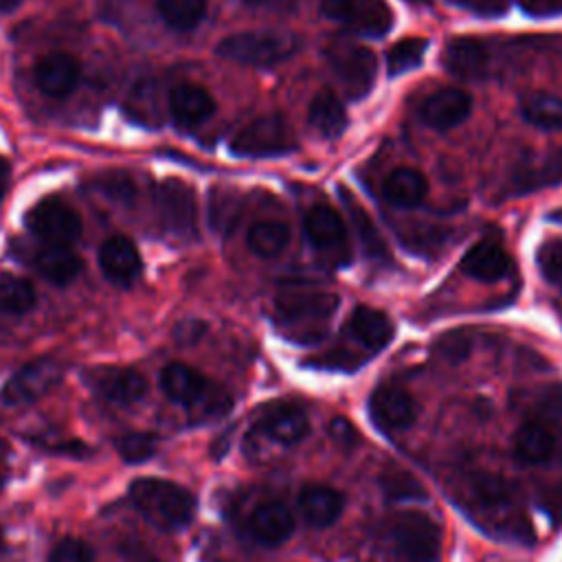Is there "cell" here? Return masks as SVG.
<instances>
[{"mask_svg": "<svg viewBox=\"0 0 562 562\" xmlns=\"http://www.w3.org/2000/svg\"><path fill=\"white\" fill-rule=\"evenodd\" d=\"M459 505L485 531L512 542H533L531 522L514 487L494 472H468L459 487Z\"/></svg>", "mask_w": 562, "mask_h": 562, "instance_id": "6da1fadb", "label": "cell"}, {"mask_svg": "<svg viewBox=\"0 0 562 562\" xmlns=\"http://www.w3.org/2000/svg\"><path fill=\"white\" fill-rule=\"evenodd\" d=\"M338 307V296L327 290L288 288L274 299V314L281 329L301 342H316L327 331V321Z\"/></svg>", "mask_w": 562, "mask_h": 562, "instance_id": "7a4b0ae2", "label": "cell"}, {"mask_svg": "<svg viewBox=\"0 0 562 562\" xmlns=\"http://www.w3.org/2000/svg\"><path fill=\"white\" fill-rule=\"evenodd\" d=\"M382 544L391 562H437L441 531L422 512H400L384 520Z\"/></svg>", "mask_w": 562, "mask_h": 562, "instance_id": "3957f363", "label": "cell"}, {"mask_svg": "<svg viewBox=\"0 0 562 562\" xmlns=\"http://www.w3.org/2000/svg\"><path fill=\"white\" fill-rule=\"evenodd\" d=\"M134 507L158 529L176 531L195 516V498L182 485L162 479H136L130 485Z\"/></svg>", "mask_w": 562, "mask_h": 562, "instance_id": "277c9868", "label": "cell"}, {"mask_svg": "<svg viewBox=\"0 0 562 562\" xmlns=\"http://www.w3.org/2000/svg\"><path fill=\"white\" fill-rule=\"evenodd\" d=\"M160 389L169 400L182 404L195 419L220 417L231 408V395L222 386L182 362H171L162 369Z\"/></svg>", "mask_w": 562, "mask_h": 562, "instance_id": "5b68a950", "label": "cell"}, {"mask_svg": "<svg viewBox=\"0 0 562 562\" xmlns=\"http://www.w3.org/2000/svg\"><path fill=\"white\" fill-rule=\"evenodd\" d=\"M301 48V40L285 31H241L217 44V55L246 66H274Z\"/></svg>", "mask_w": 562, "mask_h": 562, "instance_id": "8992f818", "label": "cell"}, {"mask_svg": "<svg viewBox=\"0 0 562 562\" xmlns=\"http://www.w3.org/2000/svg\"><path fill=\"white\" fill-rule=\"evenodd\" d=\"M325 57L347 97L362 99L371 92L378 75V59L367 46L336 37L327 44Z\"/></svg>", "mask_w": 562, "mask_h": 562, "instance_id": "52a82bcc", "label": "cell"}, {"mask_svg": "<svg viewBox=\"0 0 562 562\" xmlns=\"http://www.w3.org/2000/svg\"><path fill=\"white\" fill-rule=\"evenodd\" d=\"M296 149L290 123L279 114H268L244 125L231 140V151L241 158H272Z\"/></svg>", "mask_w": 562, "mask_h": 562, "instance_id": "ba28073f", "label": "cell"}, {"mask_svg": "<svg viewBox=\"0 0 562 562\" xmlns=\"http://www.w3.org/2000/svg\"><path fill=\"white\" fill-rule=\"evenodd\" d=\"M305 237L310 246L331 266H347L351 261V246L347 237L345 222L336 209L329 204H316L307 211L305 222Z\"/></svg>", "mask_w": 562, "mask_h": 562, "instance_id": "9c48e42d", "label": "cell"}, {"mask_svg": "<svg viewBox=\"0 0 562 562\" xmlns=\"http://www.w3.org/2000/svg\"><path fill=\"white\" fill-rule=\"evenodd\" d=\"M321 13L364 37H382L393 24L386 0H321Z\"/></svg>", "mask_w": 562, "mask_h": 562, "instance_id": "30bf717a", "label": "cell"}, {"mask_svg": "<svg viewBox=\"0 0 562 562\" xmlns=\"http://www.w3.org/2000/svg\"><path fill=\"white\" fill-rule=\"evenodd\" d=\"M158 217L167 233L180 239H191L198 233V200L195 191L182 180H165L156 189Z\"/></svg>", "mask_w": 562, "mask_h": 562, "instance_id": "8fae6325", "label": "cell"}, {"mask_svg": "<svg viewBox=\"0 0 562 562\" xmlns=\"http://www.w3.org/2000/svg\"><path fill=\"white\" fill-rule=\"evenodd\" d=\"M26 226L46 244L70 246L81 235V220L59 198H44L26 211Z\"/></svg>", "mask_w": 562, "mask_h": 562, "instance_id": "7c38bea8", "label": "cell"}, {"mask_svg": "<svg viewBox=\"0 0 562 562\" xmlns=\"http://www.w3.org/2000/svg\"><path fill=\"white\" fill-rule=\"evenodd\" d=\"M61 378V364L53 358H40L18 369L0 389L4 406H24L48 393Z\"/></svg>", "mask_w": 562, "mask_h": 562, "instance_id": "4fadbf2b", "label": "cell"}, {"mask_svg": "<svg viewBox=\"0 0 562 562\" xmlns=\"http://www.w3.org/2000/svg\"><path fill=\"white\" fill-rule=\"evenodd\" d=\"M562 184V147L527 154L512 169L507 189L509 195H525Z\"/></svg>", "mask_w": 562, "mask_h": 562, "instance_id": "5bb4252c", "label": "cell"}, {"mask_svg": "<svg viewBox=\"0 0 562 562\" xmlns=\"http://www.w3.org/2000/svg\"><path fill=\"white\" fill-rule=\"evenodd\" d=\"M369 415L380 430L393 435L413 426L417 417V404L406 389L382 384L369 397Z\"/></svg>", "mask_w": 562, "mask_h": 562, "instance_id": "9a60e30c", "label": "cell"}, {"mask_svg": "<svg viewBox=\"0 0 562 562\" xmlns=\"http://www.w3.org/2000/svg\"><path fill=\"white\" fill-rule=\"evenodd\" d=\"M86 382L101 400L116 406H130L147 393V380L138 371L123 367H94L86 373Z\"/></svg>", "mask_w": 562, "mask_h": 562, "instance_id": "2e32d148", "label": "cell"}, {"mask_svg": "<svg viewBox=\"0 0 562 562\" xmlns=\"http://www.w3.org/2000/svg\"><path fill=\"white\" fill-rule=\"evenodd\" d=\"M443 66L463 81H485L492 75L494 57L479 37H454L443 48Z\"/></svg>", "mask_w": 562, "mask_h": 562, "instance_id": "e0dca14e", "label": "cell"}, {"mask_svg": "<svg viewBox=\"0 0 562 562\" xmlns=\"http://www.w3.org/2000/svg\"><path fill=\"white\" fill-rule=\"evenodd\" d=\"M514 452L525 463H562V426L527 422L514 437Z\"/></svg>", "mask_w": 562, "mask_h": 562, "instance_id": "ac0fdd59", "label": "cell"}, {"mask_svg": "<svg viewBox=\"0 0 562 562\" xmlns=\"http://www.w3.org/2000/svg\"><path fill=\"white\" fill-rule=\"evenodd\" d=\"M472 112V97L461 88H441L426 97L419 116L435 130H452L461 125Z\"/></svg>", "mask_w": 562, "mask_h": 562, "instance_id": "d6986e66", "label": "cell"}, {"mask_svg": "<svg viewBox=\"0 0 562 562\" xmlns=\"http://www.w3.org/2000/svg\"><path fill=\"white\" fill-rule=\"evenodd\" d=\"M257 430L277 443L290 446L299 443L307 435L310 422L301 406L277 402L261 408L257 417Z\"/></svg>", "mask_w": 562, "mask_h": 562, "instance_id": "ffe728a7", "label": "cell"}, {"mask_svg": "<svg viewBox=\"0 0 562 562\" xmlns=\"http://www.w3.org/2000/svg\"><path fill=\"white\" fill-rule=\"evenodd\" d=\"M294 531V516L281 501H263L248 516V533L263 547H279Z\"/></svg>", "mask_w": 562, "mask_h": 562, "instance_id": "44dd1931", "label": "cell"}, {"mask_svg": "<svg viewBox=\"0 0 562 562\" xmlns=\"http://www.w3.org/2000/svg\"><path fill=\"white\" fill-rule=\"evenodd\" d=\"M79 64L68 53H48L35 66V83L46 97L61 99L79 83Z\"/></svg>", "mask_w": 562, "mask_h": 562, "instance_id": "7402d4cb", "label": "cell"}, {"mask_svg": "<svg viewBox=\"0 0 562 562\" xmlns=\"http://www.w3.org/2000/svg\"><path fill=\"white\" fill-rule=\"evenodd\" d=\"M347 334L360 347H364L367 351L373 353V351L384 349L391 342L395 327H393V321L384 312L369 307V305H358L347 321Z\"/></svg>", "mask_w": 562, "mask_h": 562, "instance_id": "603a6c76", "label": "cell"}, {"mask_svg": "<svg viewBox=\"0 0 562 562\" xmlns=\"http://www.w3.org/2000/svg\"><path fill=\"white\" fill-rule=\"evenodd\" d=\"M103 274L116 285H130L140 272V255L125 235H114L99 250Z\"/></svg>", "mask_w": 562, "mask_h": 562, "instance_id": "cb8c5ba5", "label": "cell"}, {"mask_svg": "<svg viewBox=\"0 0 562 562\" xmlns=\"http://www.w3.org/2000/svg\"><path fill=\"white\" fill-rule=\"evenodd\" d=\"M342 507H345L342 494L329 485L312 483V485H305L299 494V514L314 529L329 527L334 520H338V516L342 514Z\"/></svg>", "mask_w": 562, "mask_h": 562, "instance_id": "d4e9b609", "label": "cell"}, {"mask_svg": "<svg viewBox=\"0 0 562 562\" xmlns=\"http://www.w3.org/2000/svg\"><path fill=\"white\" fill-rule=\"evenodd\" d=\"M169 112L178 125L195 127L213 116L215 101L202 86L180 83L169 92Z\"/></svg>", "mask_w": 562, "mask_h": 562, "instance_id": "484cf974", "label": "cell"}, {"mask_svg": "<svg viewBox=\"0 0 562 562\" xmlns=\"http://www.w3.org/2000/svg\"><path fill=\"white\" fill-rule=\"evenodd\" d=\"M461 272L476 279V281H501L509 268V255L505 252V248H501L494 241H479L474 244L461 259Z\"/></svg>", "mask_w": 562, "mask_h": 562, "instance_id": "4316f807", "label": "cell"}, {"mask_svg": "<svg viewBox=\"0 0 562 562\" xmlns=\"http://www.w3.org/2000/svg\"><path fill=\"white\" fill-rule=\"evenodd\" d=\"M31 261L37 268V272L48 279L50 283L66 285L70 283L79 270L81 261L79 257L70 250V246H59V244H42L31 252Z\"/></svg>", "mask_w": 562, "mask_h": 562, "instance_id": "83f0119b", "label": "cell"}, {"mask_svg": "<svg viewBox=\"0 0 562 562\" xmlns=\"http://www.w3.org/2000/svg\"><path fill=\"white\" fill-rule=\"evenodd\" d=\"M340 198L345 202L347 215L351 220V226L356 231V237H358V244H360L362 252L373 261H386L389 259V248H386V241L380 235L378 226L373 224L371 215L364 211V206L353 198V193L349 189L340 187Z\"/></svg>", "mask_w": 562, "mask_h": 562, "instance_id": "f1b7e54d", "label": "cell"}, {"mask_svg": "<svg viewBox=\"0 0 562 562\" xmlns=\"http://www.w3.org/2000/svg\"><path fill=\"white\" fill-rule=\"evenodd\" d=\"M428 193V182L424 173L411 167H400L391 171L382 184V195L402 209H413L417 206Z\"/></svg>", "mask_w": 562, "mask_h": 562, "instance_id": "f546056e", "label": "cell"}, {"mask_svg": "<svg viewBox=\"0 0 562 562\" xmlns=\"http://www.w3.org/2000/svg\"><path fill=\"white\" fill-rule=\"evenodd\" d=\"M307 121L325 138H338L347 130V112L331 92H318L310 101Z\"/></svg>", "mask_w": 562, "mask_h": 562, "instance_id": "4dcf8cb0", "label": "cell"}, {"mask_svg": "<svg viewBox=\"0 0 562 562\" xmlns=\"http://www.w3.org/2000/svg\"><path fill=\"white\" fill-rule=\"evenodd\" d=\"M520 116L533 127L562 130V97L551 92H531L520 101Z\"/></svg>", "mask_w": 562, "mask_h": 562, "instance_id": "1f68e13d", "label": "cell"}, {"mask_svg": "<svg viewBox=\"0 0 562 562\" xmlns=\"http://www.w3.org/2000/svg\"><path fill=\"white\" fill-rule=\"evenodd\" d=\"M248 248L263 259L277 257L290 241V228L283 222L277 220H266V222H257L255 226H250L248 231Z\"/></svg>", "mask_w": 562, "mask_h": 562, "instance_id": "d6a6232c", "label": "cell"}, {"mask_svg": "<svg viewBox=\"0 0 562 562\" xmlns=\"http://www.w3.org/2000/svg\"><path fill=\"white\" fill-rule=\"evenodd\" d=\"M37 296L33 285L18 274H0V310L4 314H26L33 310Z\"/></svg>", "mask_w": 562, "mask_h": 562, "instance_id": "836d02e7", "label": "cell"}, {"mask_svg": "<svg viewBox=\"0 0 562 562\" xmlns=\"http://www.w3.org/2000/svg\"><path fill=\"white\" fill-rule=\"evenodd\" d=\"M160 18L176 31H191L206 13V0H158Z\"/></svg>", "mask_w": 562, "mask_h": 562, "instance_id": "e575fe53", "label": "cell"}, {"mask_svg": "<svg viewBox=\"0 0 562 562\" xmlns=\"http://www.w3.org/2000/svg\"><path fill=\"white\" fill-rule=\"evenodd\" d=\"M428 48V40L424 37H406L400 40L386 53V72L389 77H400L413 68H417Z\"/></svg>", "mask_w": 562, "mask_h": 562, "instance_id": "d590c367", "label": "cell"}, {"mask_svg": "<svg viewBox=\"0 0 562 562\" xmlns=\"http://www.w3.org/2000/svg\"><path fill=\"white\" fill-rule=\"evenodd\" d=\"M239 198L231 189H213L209 195V220L217 233H228L239 217Z\"/></svg>", "mask_w": 562, "mask_h": 562, "instance_id": "8d00e7d4", "label": "cell"}, {"mask_svg": "<svg viewBox=\"0 0 562 562\" xmlns=\"http://www.w3.org/2000/svg\"><path fill=\"white\" fill-rule=\"evenodd\" d=\"M380 487L384 492V496L393 503L400 501H426V490L424 485L408 472L395 470V472H386L380 479Z\"/></svg>", "mask_w": 562, "mask_h": 562, "instance_id": "74e56055", "label": "cell"}, {"mask_svg": "<svg viewBox=\"0 0 562 562\" xmlns=\"http://www.w3.org/2000/svg\"><path fill=\"white\" fill-rule=\"evenodd\" d=\"M116 452L125 463H143L158 450V437L151 432H125L116 441Z\"/></svg>", "mask_w": 562, "mask_h": 562, "instance_id": "f35d334b", "label": "cell"}, {"mask_svg": "<svg viewBox=\"0 0 562 562\" xmlns=\"http://www.w3.org/2000/svg\"><path fill=\"white\" fill-rule=\"evenodd\" d=\"M518 400L531 411L562 415V384H544L540 389L520 393Z\"/></svg>", "mask_w": 562, "mask_h": 562, "instance_id": "ab89813d", "label": "cell"}, {"mask_svg": "<svg viewBox=\"0 0 562 562\" xmlns=\"http://www.w3.org/2000/svg\"><path fill=\"white\" fill-rule=\"evenodd\" d=\"M48 562H92V549L77 538H61L50 555Z\"/></svg>", "mask_w": 562, "mask_h": 562, "instance_id": "60d3db41", "label": "cell"}, {"mask_svg": "<svg viewBox=\"0 0 562 562\" xmlns=\"http://www.w3.org/2000/svg\"><path fill=\"white\" fill-rule=\"evenodd\" d=\"M437 351H439L446 360L459 362V360H463V358L468 356V351H470V340H468V336H463V334H448V336H443V338L439 340Z\"/></svg>", "mask_w": 562, "mask_h": 562, "instance_id": "b9f144b4", "label": "cell"}, {"mask_svg": "<svg viewBox=\"0 0 562 562\" xmlns=\"http://www.w3.org/2000/svg\"><path fill=\"white\" fill-rule=\"evenodd\" d=\"M522 9L531 15L562 13V0H522Z\"/></svg>", "mask_w": 562, "mask_h": 562, "instance_id": "7bdbcfd3", "label": "cell"}, {"mask_svg": "<svg viewBox=\"0 0 562 562\" xmlns=\"http://www.w3.org/2000/svg\"><path fill=\"white\" fill-rule=\"evenodd\" d=\"M244 2L255 9H266V11H292L299 0H244Z\"/></svg>", "mask_w": 562, "mask_h": 562, "instance_id": "ee69618b", "label": "cell"}, {"mask_svg": "<svg viewBox=\"0 0 562 562\" xmlns=\"http://www.w3.org/2000/svg\"><path fill=\"white\" fill-rule=\"evenodd\" d=\"M9 178H11V167L9 162L0 156V200L4 198L7 189H9Z\"/></svg>", "mask_w": 562, "mask_h": 562, "instance_id": "f6af8a7d", "label": "cell"}, {"mask_svg": "<svg viewBox=\"0 0 562 562\" xmlns=\"http://www.w3.org/2000/svg\"><path fill=\"white\" fill-rule=\"evenodd\" d=\"M22 0H0V11H13Z\"/></svg>", "mask_w": 562, "mask_h": 562, "instance_id": "bcb514c9", "label": "cell"}, {"mask_svg": "<svg viewBox=\"0 0 562 562\" xmlns=\"http://www.w3.org/2000/svg\"><path fill=\"white\" fill-rule=\"evenodd\" d=\"M408 4H430V0H404Z\"/></svg>", "mask_w": 562, "mask_h": 562, "instance_id": "7dc6e473", "label": "cell"}, {"mask_svg": "<svg viewBox=\"0 0 562 562\" xmlns=\"http://www.w3.org/2000/svg\"><path fill=\"white\" fill-rule=\"evenodd\" d=\"M143 562H160V560H154V558H149V560H143Z\"/></svg>", "mask_w": 562, "mask_h": 562, "instance_id": "c3c4849f", "label": "cell"}, {"mask_svg": "<svg viewBox=\"0 0 562 562\" xmlns=\"http://www.w3.org/2000/svg\"><path fill=\"white\" fill-rule=\"evenodd\" d=\"M0 547H2V533H0Z\"/></svg>", "mask_w": 562, "mask_h": 562, "instance_id": "681fc988", "label": "cell"}, {"mask_svg": "<svg viewBox=\"0 0 562 562\" xmlns=\"http://www.w3.org/2000/svg\"><path fill=\"white\" fill-rule=\"evenodd\" d=\"M454 2H461V4H463V2H465V0H454Z\"/></svg>", "mask_w": 562, "mask_h": 562, "instance_id": "f907efd6", "label": "cell"}]
</instances>
